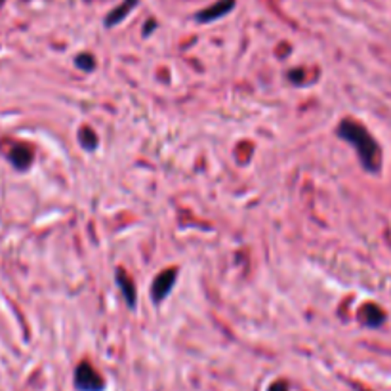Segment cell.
<instances>
[{
    "label": "cell",
    "instance_id": "6da1fadb",
    "mask_svg": "<svg viewBox=\"0 0 391 391\" xmlns=\"http://www.w3.org/2000/svg\"><path fill=\"white\" fill-rule=\"evenodd\" d=\"M338 138L344 141H347L349 145L355 148L357 151V157H359L361 167L365 168L366 172L378 174L380 172V145L378 141L374 140L371 136V132L355 122L353 119H344L340 122V126L336 130Z\"/></svg>",
    "mask_w": 391,
    "mask_h": 391
},
{
    "label": "cell",
    "instance_id": "7a4b0ae2",
    "mask_svg": "<svg viewBox=\"0 0 391 391\" xmlns=\"http://www.w3.org/2000/svg\"><path fill=\"white\" fill-rule=\"evenodd\" d=\"M75 387L78 391H103L105 382L90 363H80L75 371Z\"/></svg>",
    "mask_w": 391,
    "mask_h": 391
},
{
    "label": "cell",
    "instance_id": "3957f363",
    "mask_svg": "<svg viewBox=\"0 0 391 391\" xmlns=\"http://www.w3.org/2000/svg\"><path fill=\"white\" fill-rule=\"evenodd\" d=\"M176 279H178V270L176 267L161 271L159 275L155 277L153 284H151V298H153L155 303H161L164 298H168V294L172 292L174 284H176Z\"/></svg>",
    "mask_w": 391,
    "mask_h": 391
},
{
    "label": "cell",
    "instance_id": "277c9868",
    "mask_svg": "<svg viewBox=\"0 0 391 391\" xmlns=\"http://www.w3.org/2000/svg\"><path fill=\"white\" fill-rule=\"evenodd\" d=\"M235 4H237L235 0H218L216 4H212V6L200 10V12L195 16V20L199 21V23H210V21L222 20L224 16H227V13L235 8Z\"/></svg>",
    "mask_w": 391,
    "mask_h": 391
},
{
    "label": "cell",
    "instance_id": "5b68a950",
    "mask_svg": "<svg viewBox=\"0 0 391 391\" xmlns=\"http://www.w3.org/2000/svg\"><path fill=\"white\" fill-rule=\"evenodd\" d=\"M115 281H116V287H119V290H121L122 298H124V301H126V306H128L130 309H134L136 301H138L134 281L130 279L128 273H126L124 270H116Z\"/></svg>",
    "mask_w": 391,
    "mask_h": 391
},
{
    "label": "cell",
    "instance_id": "8992f818",
    "mask_svg": "<svg viewBox=\"0 0 391 391\" xmlns=\"http://www.w3.org/2000/svg\"><path fill=\"white\" fill-rule=\"evenodd\" d=\"M8 159L13 164V168H18V170H27V168L31 167L32 159H35V151H32L29 145H13V149L8 155Z\"/></svg>",
    "mask_w": 391,
    "mask_h": 391
},
{
    "label": "cell",
    "instance_id": "52a82bcc",
    "mask_svg": "<svg viewBox=\"0 0 391 391\" xmlns=\"http://www.w3.org/2000/svg\"><path fill=\"white\" fill-rule=\"evenodd\" d=\"M361 321L365 323L366 327L378 328L384 325L385 313L376 306V303H366L365 308L361 309Z\"/></svg>",
    "mask_w": 391,
    "mask_h": 391
},
{
    "label": "cell",
    "instance_id": "ba28073f",
    "mask_svg": "<svg viewBox=\"0 0 391 391\" xmlns=\"http://www.w3.org/2000/svg\"><path fill=\"white\" fill-rule=\"evenodd\" d=\"M138 4V0H124L121 6H116L115 10H111L109 16L105 18V25L107 27H115L119 25L121 21H124L128 18V13L132 12Z\"/></svg>",
    "mask_w": 391,
    "mask_h": 391
},
{
    "label": "cell",
    "instance_id": "9c48e42d",
    "mask_svg": "<svg viewBox=\"0 0 391 391\" xmlns=\"http://www.w3.org/2000/svg\"><path fill=\"white\" fill-rule=\"evenodd\" d=\"M78 143H80V148L86 149V151H94V149L97 148L100 140H97L96 132H94L90 126H84V128H80V132H78Z\"/></svg>",
    "mask_w": 391,
    "mask_h": 391
},
{
    "label": "cell",
    "instance_id": "30bf717a",
    "mask_svg": "<svg viewBox=\"0 0 391 391\" xmlns=\"http://www.w3.org/2000/svg\"><path fill=\"white\" fill-rule=\"evenodd\" d=\"M75 65H77V69H80L83 73H92V71L96 69V58L92 56V54H78L77 58H75Z\"/></svg>",
    "mask_w": 391,
    "mask_h": 391
},
{
    "label": "cell",
    "instance_id": "8fae6325",
    "mask_svg": "<svg viewBox=\"0 0 391 391\" xmlns=\"http://www.w3.org/2000/svg\"><path fill=\"white\" fill-rule=\"evenodd\" d=\"M289 80L292 84H300L301 80H303V71H300V69H292L289 73Z\"/></svg>",
    "mask_w": 391,
    "mask_h": 391
},
{
    "label": "cell",
    "instance_id": "7c38bea8",
    "mask_svg": "<svg viewBox=\"0 0 391 391\" xmlns=\"http://www.w3.org/2000/svg\"><path fill=\"white\" fill-rule=\"evenodd\" d=\"M270 391H289V385L284 384V382H275L270 387Z\"/></svg>",
    "mask_w": 391,
    "mask_h": 391
},
{
    "label": "cell",
    "instance_id": "4fadbf2b",
    "mask_svg": "<svg viewBox=\"0 0 391 391\" xmlns=\"http://www.w3.org/2000/svg\"><path fill=\"white\" fill-rule=\"evenodd\" d=\"M153 29H155V21H153V20L148 21V23H145V31H143V35H145V37H148L149 32L153 31Z\"/></svg>",
    "mask_w": 391,
    "mask_h": 391
}]
</instances>
